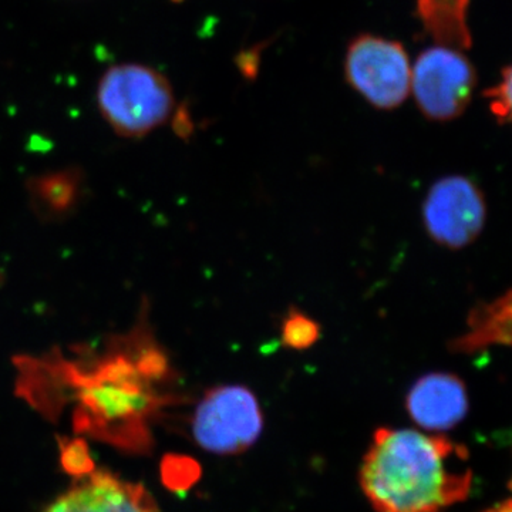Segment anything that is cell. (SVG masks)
<instances>
[{
  "mask_svg": "<svg viewBox=\"0 0 512 512\" xmlns=\"http://www.w3.org/2000/svg\"><path fill=\"white\" fill-rule=\"evenodd\" d=\"M511 491H512V480H511Z\"/></svg>",
  "mask_w": 512,
  "mask_h": 512,
  "instance_id": "16",
  "label": "cell"
},
{
  "mask_svg": "<svg viewBox=\"0 0 512 512\" xmlns=\"http://www.w3.org/2000/svg\"><path fill=\"white\" fill-rule=\"evenodd\" d=\"M45 512H160L141 484L120 480L107 471L82 478Z\"/></svg>",
  "mask_w": 512,
  "mask_h": 512,
  "instance_id": "7",
  "label": "cell"
},
{
  "mask_svg": "<svg viewBox=\"0 0 512 512\" xmlns=\"http://www.w3.org/2000/svg\"><path fill=\"white\" fill-rule=\"evenodd\" d=\"M476 70L463 50L434 45L412 67V93L427 119L450 121L466 111L476 89Z\"/></svg>",
  "mask_w": 512,
  "mask_h": 512,
  "instance_id": "5",
  "label": "cell"
},
{
  "mask_svg": "<svg viewBox=\"0 0 512 512\" xmlns=\"http://www.w3.org/2000/svg\"><path fill=\"white\" fill-rule=\"evenodd\" d=\"M468 5L470 0H417V15L436 45L464 52L471 45Z\"/></svg>",
  "mask_w": 512,
  "mask_h": 512,
  "instance_id": "9",
  "label": "cell"
},
{
  "mask_svg": "<svg viewBox=\"0 0 512 512\" xmlns=\"http://www.w3.org/2000/svg\"><path fill=\"white\" fill-rule=\"evenodd\" d=\"M406 409L421 429L450 430L468 412L466 384L451 373L436 372L420 377L407 394Z\"/></svg>",
  "mask_w": 512,
  "mask_h": 512,
  "instance_id": "8",
  "label": "cell"
},
{
  "mask_svg": "<svg viewBox=\"0 0 512 512\" xmlns=\"http://www.w3.org/2000/svg\"><path fill=\"white\" fill-rule=\"evenodd\" d=\"M103 119L119 136L141 138L170 119L175 106L167 77L143 64H119L107 70L97 87Z\"/></svg>",
  "mask_w": 512,
  "mask_h": 512,
  "instance_id": "2",
  "label": "cell"
},
{
  "mask_svg": "<svg viewBox=\"0 0 512 512\" xmlns=\"http://www.w3.org/2000/svg\"><path fill=\"white\" fill-rule=\"evenodd\" d=\"M174 2H180V0H174Z\"/></svg>",
  "mask_w": 512,
  "mask_h": 512,
  "instance_id": "15",
  "label": "cell"
},
{
  "mask_svg": "<svg viewBox=\"0 0 512 512\" xmlns=\"http://www.w3.org/2000/svg\"><path fill=\"white\" fill-rule=\"evenodd\" d=\"M345 77L355 92L373 107L393 110L412 93V64L402 43L373 35L350 42Z\"/></svg>",
  "mask_w": 512,
  "mask_h": 512,
  "instance_id": "4",
  "label": "cell"
},
{
  "mask_svg": "<svg viewBox=\"0 0 512 512\" xmlns=\"http://www.w3.org/2000/svg\"><path fill=\"white\" fill-rule=\"evenodd\" d=\"M359 483L376 512H444L473 487L468 451L439 434L383 427L373 434Z\"/></svg>",
  "mask_w": 512,
  "mask_h": 512,
  "instance_id": "1",
  "label": "cell"
},
{
  "mask_svg": "<svg viewBox=\"0 0 512 512\" xmlns=\"http://www.w3.org/2000/svg\"><path fill=\"white\" fill-rule=\"evenodd\" d=\"M62 464L70 476L84 478L94 473L93 458L89 447L83 440L74 439L62 441Z\"/></svg>",
  "mask_w": 512,
  "mask_h": 512,
  "instance_id": "11",
  "label": "cell"
},
{
  "mask_svg": "<svg viewBox=\"0 0 512 512\" xmlns=\"http://www.w3.org/2000/svg\"><path fill=\"white\" fill-rule=\"evenodd\" d=\"M487 218L483 192L463 175H448L437 181L423 202L427 234L441 247L466 248L481 234Z\"/></svg>",
  "mask_w": 512,
  "mask_h": 512,
  "instance_id": "6",
  "label": "cell"
},
{
  "mask_svg": "<svg viewBox=\"0 0 512 512\" xmlns=\"http://www.w3.org/2000/svg\"><path fill=\"white\" fill-rule=\"evenodd\" d=\"M320 338V325L308 315L291 309L281 326V340L286 348L306 350L312 348Z\"/></svg>",
  "mask_w": 512,
  "mask_h": 512,
  "instance_id": "10",
  "label": "cell"
},
{
  "mask_svg": "<svg viewBox=\"0 0 512 512\" xmlns=\"http://www.w3.org/2000/svg\"><path fill=\"white\" fill-rule=\"evenodd\" d=\"M264 416L258 399L239 384L212 387L202 397L192 419L198 446L218 456H237L259 439Z\"/></svg>",
  "mask_w": 512,
  "mask_h": 512,
  "instance_id": "3",
  "label": "cell"
},
{
  "mask_svg": "<svg viewBox=\"0 0 512 512\" xmlns=\"http://www.w3.org/2000/svg\"><path fill=\"white\" fill-rule=\"evenodd\" d=\"M194 463L181 457L165 458L163 464L164 483L170 488H185L194 483Z\"/></svg>",
  "mask_w": 512,
  "mask_h": 512,
  "instance_id": "13",
  "label": "cell"
},
{
  "mask_svg": "<svg viewBox=\"0 0 512 512\" xmlns=\"http://www.w3.org/2000/svg\"><path fill=\"white\" fill-rule=\"evenodd\" d=\"M484 512H512V500L505 501L503 504L495 505V507Z\"/></svg>",
  "mask_w": 512,
  "mask_h": 512,
  "instance_id": "14",
  "label": "cell"
},
{
  "mask_svg": "<svg viewBox=\"0 0 512 512\" xmlns=\"http://www.w3.org/2000/svg\"><path fill=\"white\" fill-rule=\"evenodd\" d=\"M487 97L497 120L512 126V66L504 70L500 83L488 90Z\"/></svg>",
  "mask_w": 512,
  "mask_h": 512,
  "instance_id": "12",
  "label": "cell"
}]
</instances>
